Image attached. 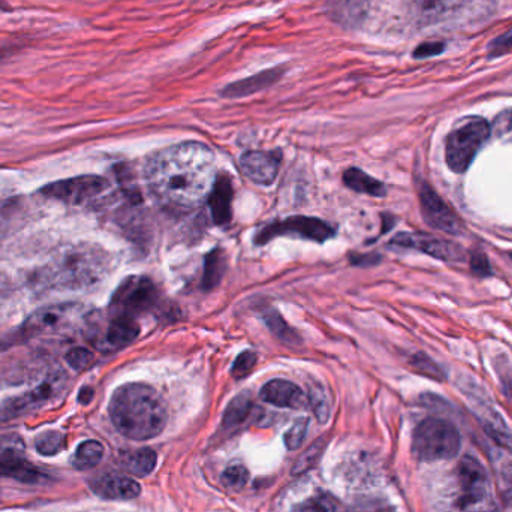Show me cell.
Masks as SVG:
<instances>
[{"label":"cell","instance_id":"cell-1","mask_svg":"<svg viewBox=\"0 0 512 512\" xmlns=\"http://www.w3.org/2000/svg\"><path fill=\"white\" fill-rule=\"evenodd\" d=\"M146 180L162 206L189 212L209 197L215 185V156L206 144L195 141L168 147L150 159Z\"/></svg>","mask_w":512,"mask_h":512},{"label":"cell","instance_id":"cell-2","mask_svg":"<svg viewBox=\"0 0 512 512\" xmlns=\"http://www.w3.org/2000/svg\"><path fill=\"white\" fill-rule=\"evenodd\" d=\"M110 417L126 438L147 441L164 432L168 414L161 396L146 384H126L111 397Z\"/></svg>","mask_w":512,"mask_h":512},{"label":"cell","instance_id":"cell-3","mask_svg":"<svg viewBox=\"0 0 512 512\" xmlns=\"http://www.w3.org/2000/svg\"><path fill=\"white\" fill-rule=\"evenodd\" d=\"M111 256L92 245H77L53 256L41 273V283L59 291L93 288L111 270Z\"/></svg>","mask_w":512,"mask_h":512},{"label":"cell","instance_id":"cell-4","mask_svg":"<svg viewBox=\"0 0 512 512\" xmlns=\"http://www.w3.org/2000/svg\"><path fill=\"white\" fill-rule=\"evenodd\" d=\"M453 510L454 512H493L495 510L489 475L475 457L466 456L459 463Z\"/></svg>","mask_w":512,"mask_h":512},{"label":"cell","instance_id":"cell-5","mask_svg":"<svg viewBox=\"0 0 512 512\" xmlns=\"http://www.w3.org/2000/svg\"><path fill=\"white\" fill-rule=\"evenodd\" d=\"M412 450L423 462L453 459L460 450L459 432L450 421L427 418L415 430Z\"/></svg>","mask_w":512,"mask_h":512},{"label":"cell","instance_id":"cell-6","mask_svg":"<svg viewBox=\"0 0 512 512\" xmlns=\"http://www.w3.org/2000/svg\"><path fill=\"white\" fill-rule=\"evenodd\" d=\"M490 137V125L481 117H468L454 126L447 138V164L454 173H465Z\"/></svg>","mask_w":512,"mask_h":512},{"label":"cell","instance_id":"cell-7","mask_svg":"<svg viewBox=\"0 0 512 512\" xmlns=\"http://www.w3.org/2000/svg\"><path fill=\"white\" fill-rule=\"evenodd\" d=\"M158 300V288L152 280L143 276L128 277L114 292L108 313L114 318L135 319L150 312Z\"/></svg>","mask_w":512,"mask_h":512},{"label":"cell","instance_id":"cell-8","mask_svg":"<svg viewBox=\"0 0 512 512\" xmlns=\"http://www.w3.org/2000/svg\"><path fill=\"white\" fill-rule=\"evenodd\" d=\"M110 191V182L101 176H78L74 179L50 183L39 191L48 200L60 201L69 206H89L101 200Z\"/></svg>","mask_w":512,"mask_h":512},{"label":"cell","instance_id":"cell-9","mask_svg":"<svg viewBox=\"0 0 512 512\" xmlns=\"http://www.w3.org/2000/svg\"><path fill=\"white\" fill-rule=\"evenodd\" d=\"M65 388V375L62 372H53L36 385L33 390L26 391L20 396L12 397L6 402L0 403V420L20 417L27 412L42 408L51 400L59 397Z\"/></svg>","mask_w":512,"mask_h":512},{"label":"cell","instance_id":"cell-10","mask_svg":"<svg viewBox=\"0 0 512 512\" xmlns=\"http://www.w3.org/2000/svg\"><path fill=\"white\" fill-rule=\"evenodd\" d=\"M298 237V239L312 240V242L324 243L334 236V228L321 219L295 216L282 222H274L264 230L259 231L255 242L264 245L274 237Z\"/></svg>","mask_w":512,"mask_h":512},{"label":"cell","instance_id":"cell-11","mask_svg":"<svg viewBox=\"0 0 512 512\" xmlns=\"http://www.w3.org/2000/svg\"><path fill=\"white\" fill-rule=\"evenodd\" d=\"M0 477L27 484L39 483L44 478L24 456V442L18 436L8 435L0 439Z\"/></svg>","mask_w":512,"mask_h":512},{"label":"cell","instance_id":"cell-12","mask_svg":"<svg viewBox=\"0 0 512 512\" xmlns=\"http://www.w3.org/2000/svg\"><path fill=\"white\" fill-rule=\"evenodd\" d=\"M75 313H77V307L71 304L42 307L24 322V334L27 337H36L63 333L74 321Z\"/></svg>","mask_w":512,"mask_h":512},{"label":"cell","instance_id":"cell-13","mask_svg":"<svg viewBox=\"0 0 512 512\" xmlns=\"http://www.w3.org/2000/svg\"><path fill=\"white\" fill-rule=\"evenodd\" d=\"M138 334H140V327L135 319L110 316V321L104 328L93 330L92 343L99 351L114 352L131 345Z\"/></svg>","mask_w":512,"mask_h":512},{"label":"cell","instance_id":"cell-14","mask_svg":"<svg viewBox=\"0 0 512 512\" xmlns=\"http://www.w3.org/2000/svg\"><path fill=\"white\" fill-rule=\"evenodd\" d=\"M421 212L430 227L448 234L462 233V224L456 213L445 204V201L430 188L427 183L420 186Z\"/></svg>","mask_w":512,"mask_h":512},{"label":"cell","instance_id":"cell-15","mask_svg":"<svg viewBox=\"0 0 512 512\" xmlns=\"http://www.w3.org/2000/svg\"><path fill=\"white\" fill-rule=\"evenodd\" d=\"M394 245L403 248L418 249V251L429 254L433 258L444 259V261H460L463 258L462 249L453 245L447 240L436 239L427 234L403 233L393 240Z\"/></svg>","mask_w":512,"mask_h":512},{"label":"cell","instance_id":"cell-16","mask_svg":"<svg viewBox=\"0 0 512 512\" xmlns=\"http://www.w3.org/2000/svg\"><path fill=\"white\" fill-rule=\"evenodd\" d=\"M370 0H325L328 18L345 29H358L369 14Z\"/></svg>","mask_w":512,"mask_h":512},{"label":"cell","instance_id":"cell-17","mask_svg":"<svg viewBox=\"0 0 512 512\" xmlns=\"http://www.w3.org/2000/svg\"><path fill=\"white\" fill-rule=\"evenodd\" d=\"M243 171L252 182L271 185L276 180L280 167L279 152H248L240 161Z\"/></svg>","mask_w":512,"mask_h":512},{"label":"cell","instance_id":"cell-18","mask_svg":"<svg viewBox=\"0 0 512 512\" xmlns=\"http://www.w3.org/2000/svg\"><path fill=\"white\" fill-rule=\"evenodd\" d=\"M93 493L108 501H129L140 496L141 486L132 478L117 474H105L90 484Z\"/></svg>","mask_w":512,"mask_h":512},{"label":"cell","instance_id":"cell-19","mask_svg":"<svg viewBox=\"0 0 512 512\" xmlns=\"http://www.w3.org/2000/svg\"><path fill=\"white\" fill-rule=\"evenodd\" d=\"M261 399L277 408L300 409L309 403L298 385L283 379H274L265 384L261 390Z\"/></svg>","mask_w":512,"mask_h":512},{"label":"cell","instance_id":"cell-20","mask_svg":"<svg viewBox=\"0 0 512 512\" xmlns=\"http://www.w3.org/2000/svg\"><path fill=\"white\" fill-rule=\"evenodd\" d=\"M231 203H233V185L230 177L222 174L216 177L215 185L209 194L210 212L216 224L224 225L230 222Z\"/></svg>","mask_w":512,"mask_h":512},{"label":"cell","instance_id":"cell-21","mask_svg":"<svg viewBox=\"0 0 512 512\" xmlns=\"http://www.w3.org/2000/svg\"><path fill=\"white\" fill-rule=\"evenodd\" d=\"M283 74H285V69L283 68L267 69V71L259 72V74L254 75V77H249L246 78V80H240L230 84V86L225 87L222 96H225V98H243V96L261 92V90L273 86L276 81L282 78Z\"/></svg>","mask_w":512,"mask_h":512},{"label":"cell","instance_id":"cell-22","mask_svg":"<svg viewBox=\"0 0 512 512\" xmlns=\"http://www.w3.org/2000/svg\"><path fill=\"white\" fill-rule=\"evenodd\" d=\"M156 462H158V457H156L155 451L149 450V448L129 451V453L123 454L122 459H120L122 468L138 478H144L152 474L155 471Z\"/></svg>","mask_w":512,"mask_h":512},{"label":"cell","instance_id":"cell-23","mask_svg":"<svg viewBox=\"0 0 512 512\" xmlns=\"http://www.w3.org/2000/svg\"><path fill=\"white\" fill-rule=\"evenodd\" d=\"M462 0H412V12L421 23H433L454 11Z\"/></svg>","mask_w":512,"mask_h":512},{"label":"cell","instance_id":"cell-24","mask_svg":"<svg viewBox=\"0 0 512 512\" xmlns=\"http://www.w3.org/2000/svg\"><path fill=\"white\" fill-rule=\"evenodd\" d=\"M343 182L352 191L360 192V194H367L370 197H384L387 194V189L382 185L379 180L373 179L369 174L358 168H349L343 176Z\"/></svg>","mask_w":512,"mask_h":512},{"label":"cell","instance_id":"cell-25","mask_svg":"<svg viewBox=\"0 0 512 512\" xmlns=\"http://www.w3.org/2000/svg\"><path fill=\"white\" fill-rule=\"evenodd\" d=\"M227 270V256L221 249H215L210 252L206 258V267H204L203 288L206 291H212L221 283Z\"/></svg>","mask_w":512,"mask_h":512},{"label":"cell","instance_id":"cell-26","mask_svg":"<svg viewBox=\"0 0 512 512\" xmlns=\"http://www.w3.org/2000/svg\"><path fill=\"white\" fill-rule=\"evenodd\" d=\"M252 409H254V402H252L251 396L248 393L240 394L230 403L225 412L224 427L234 429V427L245 423L251 417Z\"/></svg>","mask_w":512,"mask_h":512},{"label":"cell","instance_id":"cell-27","mask_svg":"<svg viewBox=\"0 0 512 512\" xmlns=\"http://www.w3.org/2000/svg\"><path fill=\"white\" fill-rule=\"evenodd\" d=\"M102 457H104V447L99 442L87 441L75 451L72 463H74L75 468L86 471V469H92L99 465Z\"/></svg>","mask_w":512,"mask_h":512},{"label":"cell","instance_id":"cell-28","mask_svg":"<svg viewBox=\"0 0 512 512\" xmlns=\"http://www.w3.org/2000/svg\"><path fill=\"white\" fill-rule=\"evenodd\" d=\"M265 324L270 328L271 333L277 337V339L282 340L283 343H288V345L294 346L297 343H300V337L288 327L285 321H283L282 316L276 312V310H268L264 315Z\"/></svg>","mask_w":512,"mask_h":512},{"label":"cell","instance_id":"cell-29","mask_svg":"<svg viewBox=\"0 0 512 512\" xmlns=\"http://www.w3.org/2000/svg\"><path fill=\"white\" fill-rule=\"evenodd\" d=\"M249 481V472L242 463H233L222 474V483L231 490L245 489Z\"/></svg>","mask_w":512,"mask_h":512},{"label":"cell","instance_id":"cell-30","mask_svg":"<svg viewBox=\"0 0 512 512\" xmlns=\"http://www.w3.org/2000/svg\"><path fill=\"white\" fill-rule=\"evenodd\" d=\"M63 448V436L59 432L42 433L36 441V450L42 456H54Z\"/></svg>","mask_w":512,"mask_h":512},{"label":"cell","instance_id":"cell-31","mask_svg":"<svg viewBox=\"0 0 512 512\" xmlns=\"http://www.w3.org/2000/svg\"><path fill=\"white\" fill-rule=\"evenodd\" d=\"M309 403L312 405L313 412L319 421H327L328 415H330V406H328L327 394L321 390V388H313L310 391Z\"/></svg>","mask_w":512,"mask_h":512},{"label":"cell","instance_id":"cell-32","mask_svg":"<svg viewBox=\"0 0 512 512\" xmlns=\"http://www.w3.org/2000/svg\"><path fill=\"white\" fill-rule=\"evenodd\" d=\"M307 420H298L292 424L291 429L286 432L285 444L288 450H298L303 444L307 433Z\"/></svg>","mask_w":512,"mask_h":512},{"label":"cell","instance_id":"cell-33","mask_svg":"<svg viewBox=\"0 0 512 512\" xmlns=\"http://www.w3.org/2000/svg\"><path fill=\"white\" fill-rule=\"evenodd\" d=\"M256 360H258V357H256L255 352H242V354L237 357V360L234 361L233 369H231L234 378L242 379L245 378L246 375H249L255 367Z\"/></svg>","mask_w":512,"mask_h":512},{"label":"cell","instance_id":"cell-34","mask_svg":"<svg viewBox=\"0 0 512 512\" xmlns=\"http://www.w3.org/2000/svg\"><path fill=\"white\" fill-rule=\"evenodd\" d=\"M295 512H340V510L327 496H318L304 502Z\"/></svg>","mask_w":512,"mask_h":512},{"label":"cell","instance_id":"cell-35","mask_svg":"<svg viewBox=\"0 0 512 512\" xmlns=\"http://www.w3.org/2000/svg\"><path fill=\"white\" fill-rule=\"evenodd\" d=\"M93 354L87 349L84 348H74L68 352L66 355V361H68L69 366L75 370H84L93 363Z\"/></svg>","mask_w":512,"mask_h":512},{"label":"cell","instance_id":"cell-36","mask_svg":"<svg viewBox=\"0 0 512 512\" xmlns=\"http://www.w3.org/2000/svg\"><path fill=\"white\" fill-rule=\"evenodd\" d=\"M412 366L415 367L417 372L430 376V378L444 379V373H442V370L439 369L432 360H429L426 355H415L414 360H412Z\"/></svg>","mask_w":512,"mask_h":512},{"label":"cell","instance_id":"cell-37","mask_svg":"<svg viewBox=\"0 0 512 512\" xmlns=\"http://www.w3.org/2000/svg\"><path fill=\"white\" fill-rule=\"evenodd\" d=\"M15 219H17V209L12 204L0 206V243L8 236Z\"/></svg>","mask_w":512,"mask_h":512},{"label":"cell","instance_id":"cell-38","mask_svg":"<svg viewBox=\"0 0 512 512\" xmlns=\"http://www.w3.org/2000/svg\"><path fill=\"white\" fill-rule=\"evenodd\" d=\"M495 132L499 137H507L512 135V110L505 111L504 114L496 119Z\"/></svg>","mask_w":512,"mask_h":512},{"label":"cell","instance_id":"cell-39","mask_svg":"<svg viewBox=\"0 0 512 512\" xmlns=\"http://www.w3.org/2000/svg\"><path fill=\"white\" fill-rule=\"evenodd\" d=\"M472 270L478 274V276H489L490 274V265L489 261H487L486 256L483 254H475L472 256Z\"/></svg>","mask_w":512,"mask_h":512},{"label":"cell","instance_id":"cell-40","mask_svg":"<svg viewBox=\"0 0 512 512\" xmlns=\"http://www.w3.org/2000/svg\"><path fill=\"white\" fill-rule=\"evenodd\" d=\"M319 456H321V448H319V445H313V447L310 448L309 451H307V454H304V456L301 457L300 460H298V471H303V469L309 468V460L313 459L316 462Z\"/></svg>","mask_w":512,"mask_h":512},{"label":"cell","instance_id":"cell-41","mask_svg":"<svg viewBox=\"0 0 512 512\" xmlns=\"http://www.w3.org/2000/svg\"><path fill=\"white\" fill-rule=\"evenodd\" d=\"M21 48H23V45L14 44V42H12V44L2 45V47H0V65H3V63L11 59V57H14Z\"/></svg>","mask_w":512,"mask_h":512},{"label":"cell","instance_id":"cell-42","mask_svg":"<svg viewBox=\"0 0 512 512\" xmlns=\"http://www.w3.org/2000/svg\"><path fill=\"white\" fill-rule=\"evenodd\" d=\"M444 45L442 44H424L415 51V57L433 56V54L441 53Z\"/></svg>","mask_w":512,"mask_h":512},{"label":"cell","instance_id":"cell-43","mask_svg":"<svg viewBox=\"0 0 512 512\" xmlns=\"http://www.w3.org/2000/svg\"><path fill=\"white\" fill-rule=\"evenodd\" d=\"M0 11L9 12L11 11V6H9L5 0H0Z\"/></svg>","mask_w":512,"mask_h":512}]
</instances>
